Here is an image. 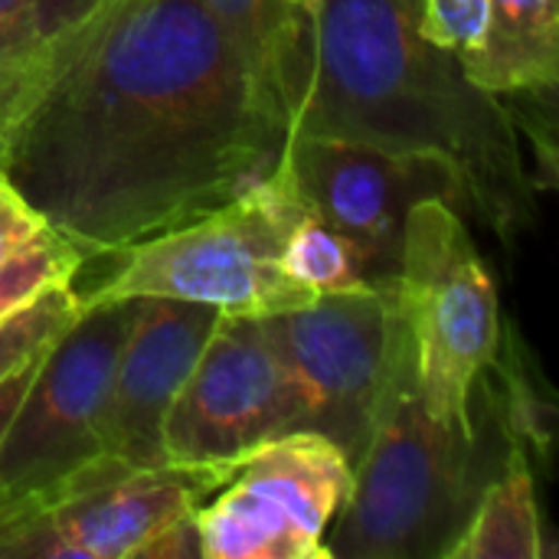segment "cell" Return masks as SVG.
I'll return each instance as SVG.
<instances>
[{"instance_id":"24","label":"cell","mask_w":559,"mask_h":559,"mask_svg":"<svg viewBox=\"0 0 559 559\" xmlns=\"http://www.w3.org/2000/svg\"><path fill=\"white\" fill-rule=\"evenodd\" d=\"M102 0H36V23H39V39H52L85 20Z\"/></svg>"},{"instance_id":"20","label":"cell","mask_w":559,"mask_h":559,"mask_svg":"<svg viewBox=\"0 0 559 559\" xmlns=\"http://www.w3.org/2000/svg\"><path fill=\"white\" fill-rule=\"evenodd\" d=\"M488 26V0H419V29L439 49L468 59Z\"/></svg>"},{"instance_id":"11","label":"cell","mask_w":559,"mask_h":559,"mask_svg":"<svg viewBox=\"0 0 559 559\" xmlns=\"http://www.w3.org/2000/svg\"><path fill=\"white\" fill-rule=\"evenodd\" d=\"M285 432H295V409L262 318L219 314L167 413V462L236 468L246 452Z\"/></svg>"},{"instance_id":"19","label":"cell","mask_w":559,"mask_h":559,"mask_svg":"<svg viewBox=\"0 0 559 559\" xmlns=\"http://www.w3.org/2000/svg\"><path fill=\"white\" fill-rule=\"evenodd\" d=\"M85 255L56 229L43 226L26 246L0 262V321L52 285H72L85 269Z\"/></svg>"},{"instance_id":"5","label":"cell","mask_w":559,"mask_h":559,"mask_svg":"<svg viewBox=\"0 0 559 559\" xmlns=\"http://www.w3.org/2000/svg\"><path fill=\"white\" fill-rule=\"evenodd\" d=\"M426 409L475 429V393L501 341L498 288L465 216L445 200H419L403 229L393 285Z\"/></svg>"},{"instance_id":"8","label":"cell","mask_w":559,"mask_h":559,"mask_svg":"<svg viewBox=\"0 0 559 559\" xmlns=\"http://www.w3.org/2000/svg\"><path fill=\"white\" fill-rule=\"evenodd\" d=\"M393 288L321 295L308 308L265 314V337L282 364L295 432L331 439L360 462L383 383Z\"/></svg>"},{"instance_id":"21","label":"cell","mask_w":559,"mask_h":559,"mask_svg":"<svg viewBox=\"0 0 559 559\" xmlns=\"http://www.w3.org/2000/svg\"><path fill=\"white\" fill-rule=\"evenodd\" d=\"M36 0H0V88L39 52Z\"/></svg>"},{"instance_id":"23","label":"cell","mask_w":559,"mask_h":559,"mask_svg":"<svg viewBox=\"0 0 559 559\" xmlns=\"http://www.w3.org/2000/svg\"><path fill=\"white\" fill-rule=\"evenodd\" d=\"M134 559H203L200 554V531H197V511H187L164 524L147 544L138 547Z\"/></svg>"},{"instance_id":"25","label":"cell","mask_w":559,"mask_h":559,"mask_svg":"<svg viewBox=\"0 0 559 559\" xmlns=\"http://www.w3.org/2000/svg\"><path fill=\"white\" fill-rule=\"evenodd\" d=\"M39 360H43V357H36L29 367H23L20 373H13V377L0 386V439H3V432H7V426H10V419H13L20 400H23V393H26V386H29V380H33Z\"/></svg>"},{"instance_id":"6","label":"cell","mask_w":559,"mask_h":559,"mask_svg":"<svg viewBox=\"0 0 559 559\" xmlns=\"http://www.w3.org/2000/svg\"><path fill=\"white\" fill-rule=\"evenodd\" d=\"M229 475L223 465L134 468L102 452L43 488L0 498V559H134Z\"/></svg>"},{"instance_id":"12","label":"cell","mask_w":559,"mask_h":559,"mask_svg":"<svg viewBox=\"0 0 559 559\" xmlns=\"http://www.w3.org/2000/svg\"><path fill=\"white\" fill-rule=\"evenodd\" d=\"M219 314L213 305L141 298L102 409V449L108 455L134 468L170 465L164 455V423Z\"/></svg>"},{"instance_id":"22","label":"cell","mask_w":559,"mask_h":559,"mask_svg":"<svg viewBox=\"0 0 559 559\" xmlns=\"http://www.w3.org/2000/svg\"><path fill=\"white\" fill-rule=\"evenodd\" d=\"M43 226V216L0 174V262L10 259L20 246H26Z\"/></svg>"},{"instance_id":"10","label":"cell","mask_w":559,"mask_h":559,"mask_svg":"<svg viewBox=\"0 0 559 559\" xmlns=\"http://www.w3.org/2000/svg\"><path fill=\"white\" fill-rule=\"evenodd\" d=\"M141 298L85 308L43 354L3 439L0 498L56 481L102 455V409Z\"/></svg>"},{"instance_id":"2","label":"cell","mask_w":559,"mask_h":559,"mask_svg":"<svg viewBox=\"0 0 559 559\" xmlns=\"http://www.w3.org/2000/svg\"><path fill=\"white\" fill-rule=\"evenodd\" d=\"M292 138H341L452 164L472 216L511 242L534 219V177L504 98L419 29V0H311V66Z\"/></svg>"},{"instance_id":"4","label":"cell","mask_w":559,"mask_h":559,"mask_svg":"<svg viewBox=\"0 0 559 559\" xmlns=\"http://www.w3.org/2000/svg\"><path fill=\"white\" fill-rule=\"evenodd\" d=\"M282 167L226 206L151 236L111 259V272L92 288H75L79 305L121 298H177L213 305L223 314H282L318 301L282 265L285 236L301 213Z\"/></svg>"},{"instance_id":"17","label":"cell","mask_w":559,"mask_h":559,"mask_svg":"<svg viewBox=\"0 0 559 559\" xmlns=\"http://www.w3.org/2000/svg\"><path fill=\"white\" fill-rule=\"evenodd\" d=\"M282 265L292 282H298L318 298L373 288L360 249L347 236L324 226L308 206H301V213L295 216L285 236Z\"/></svg>"},{"instance_id":"3","label":"cell","mask_w":559,"mask_h":559,"mask_svg":"<svg viewBox=\"0 0 559 559\" xmlns=\"http://www.w3.org/2000/svg\"><path fill=\"white\" fill-rule=\"evenodd\" d=\"M501 462L485 459L481 419L462 429L426 409L393 301L370 442L324 537L328 559H445Z\"/></svg>"},{"instance_id":"13","label":"cell","mask_w":559,"mask_h":559,"mask_svg":"<svg viewBox=\"0 0 559 559\" xmlns=\"http://www.w3.org/2000/svg\"><path fill=\"white\" fill-rule=\"evenodd\" d=\"M236 39L269 108L292 134L311 66V0H203Z\"/></svg>"},{"instance_id":"9","label":"cell","mask_w":559,"mask_h":559,"mask_svg":"<svg viewBox=\"0 0 559 559\" xmlns=\"http://www.w3.org/2000/svg\"><path fill=\"white\" fill-rule=\"evenodd\" d=\"M298 200L347 236L373 288H393L406 216L419 200H445L472 216L462 174L429 154H393L341 138H292L278 160Z\"/></svg>"},{"instance_id":"7","label":"cell","mask_w":559,"mask_h":559,"mask_svg":"<svg viewBox=\"0 0 559 559\" xmlns=\"http://www.w3.org/2000/svg\"><path fill=\"white\" fill-rule=\"evenodd\" d=\"M354 485L347 455L318 432L246 452L197 508L203 559H328L324 537Z\"/></svg>"},{"instance_id":"15","label":"cell","mask_w":559,"mask_h":559,"mask_svg":"<svg viewBox=\"0 0 559 559\" xmlns=\"http://www.w3.org/2000/svg\"><path fill=\"white\" fill-rule=\"evenodd\" d=\"M544 537L534 462L524 445L511 439L498 475L485 485L445 559H544L550 557Z\"/></svg>"},{"instance_id":"14","label":"cell","mask_w":559,"mask_h":559,"mask_svg":"<svg viewBox=\"0 0 559 559\" xmlns=\"http://www.w3.org/2000/svg\"><path fill=\"white\" fill-rule=\"evenodd\" d=\"M462 69L478 88L498 98L557 92V0H488L485 39L468 59H462Z\"/></svg>"},{"instance_id":"18","label":"cell","mask_w":559,"mask_h":559,"mask_svg":"<svg viewBox=\"0 0 559 559\" xmlns=\"http://www.w3.org/2000/svg\"><path fill=\"white\" fill-rule=\"evenodd\" d=\"M82 314L75 282L52 285L0 321V386L43 357Z\"/></svg>"},{"instance_id":"1","label":"cell","mask_w":559,"mask_h":559,"mask_svg":"<svg viewBox=\"0 0 559 559\" xmlns=\"http://www.w3.org/2000/svg\"><path fill=\"white\" fill-rule=\"evenodd\" d=\"M285 144L203 0H102L0 88V174L85 259L226 206Z\"/></svg>"},{"instance_id":"16","label":"cell","mask_w":559,"mask_h":559,"mask_svg":"<svg viewBox=\"0 0 559 559\" xmlns=\"http://www.w3.org/2000/svg\"><path fill=\"white\" fill-rule=\"evenodd\" d=\"M495 373V386L485 390V403L491 406L498 426L524 445L527 459L550 465L554 455V436H557V406L547 380L537 370L534 354L521 341L514 328H501L498 354L488 367Z\"/></svg>"}]
</instances>
